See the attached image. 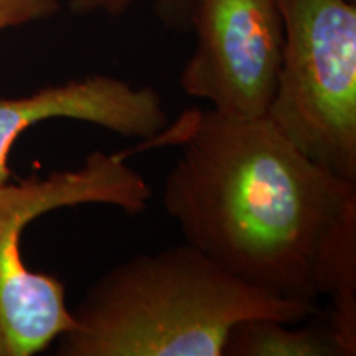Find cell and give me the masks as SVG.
<instances>
[{
  "label": "cell",
  "instance_id": "obj_1",
  "mask_svg": "<svg viewBox=\"0 0 356 356\" xmlns=\"http://www.w3.org/2000/svg\"><path fill=\"white\" fill-rule=\"evenodd\" d=\"M163 210L213 264L282 299L315 305L356 239V184L320 167L266 118L188 111Z\"/></svg>",
  "mask_w": 356,
  "mask_h": 356
},
{
  "label": "cell",
  "instance_id": "obj_2",
  "mask_svg": "<svg viewBox=\"0 0 356 356\" xmlns=\"http://www.w3.org/2000/svg\"><path fill=\"white\" fill-rule=\"evenodd\" d=\"M318 307L248 286L190 244L139 254L113 267L71 312L60 356H222L241 320L300 323Z\"/></svg>",
  "mask_w": 356,
  "mask_h": 356
},
{
  "label": "cell",
  "instance_id": "obj_3",
  "mask_svg": "<svg viewBox=\"0 0 356 356\" xmlns=\"http://www.w3.org/2000/svg\"><path fill=\"white\" fill-rule=\"evenodd\" d=\"M127 157L126 150H95L78 168L0 185V356L37 355L73 327L63 282L33 273L22 259L25 228L53 210L81 204L139 215L152 190Z\"/></svg>",
  "mask_w": 356,
  "mask_h": 356
},
{
  "label": "cell",
  "instance_id": "obj_4",
  "mask_svg": "<svg viewBox=\"0 0 356 356\" xmlns=\"http://www.w3.org/2000/svg\"><path fill=\"white\" fill-rule=\"evenodd\" d=\"M284 47L266 119L305 157L356 184V6L277 0Z\"/></svg>",
  "mask_w": 356,
  "mask_h": 356
},
{
  "label": "cell",
  "instance_id": "obj_5",
  "mask_svg": "<svg viewBox=\"0 0 356 356\" xmlns=\"http://www.w3.org/2000/svg\"><path fill=\"white\" fill-rule=\"evenodd\" d=\"M197 48L180 76L185 95L239 119L266 118L284 47L277 0H198Z\"/></svg>",
  "mask_w": 356,
  "mask_h": 356
},
{
  "label": "cell",
  "instance_id": "obj_6",
  "mask_svg": "<svg viewBox=\"0 0 356 356\" xmlns=\"http://www.w3.org/2000/svg\"><path fill=\"white\" fill-rule=\"evenodd\" d=\"M50 119H73L119 136L154 140L168 129L162 96L108 74L40 89L30 96L0 97V185L10 181L8 155L26 129Z\"/></svg>",
  "mask_w": 356,
  "mask_h": 356
},
{
  "label": "cell",
  "instance_id": "obj_7",
  "mask_svg": "<svg viewBox=\"0 0 356 356\" xmlns=\"http://www.w3.org/2000/svg\"><path fill=\"white\" fill-rule=\"evenodd\" d=\"M222 356H345L327 315L325 323H297L269 317L241 320L226 337Z\"/></svg>",
  "mask_w": 356,
  "mask_h": 356
},
{
  "label": "cell",
  "instance_id": "obj_8",
  "mask_svg": "<svg viewBox=\"0 0 356 356\" xmlns=\"http://www.w3.org/2000/svg\"><path fill=\"white\" fill-rule=\"evenodd\" d=\"M58 0H0V32L10 26L48 19L58 12Z\"/></svg>",
  "mask_w": 356,
  "mask_h": 356
},
{
  "label": "cell",
  "instance_id": "obj_9",
  "mask_svg": "<svg viewBox=\"0 0 356 356\" xmlns=\"http://www.w3.org/2000/svg\"><path fill=\"white\" fill-rule=\"evenodd\" d=\"M198 0H155V12L163 24L175 30H188Z\"/></svg>",
  "mask_w": 356,
  "mask_h": 356
},
{
  "label": "cell",
  "instance_id": "obj_10",
  "mask_svg": "<svg viewBox=\"0 0 356 356\" xmlns=\"http://www.w3.org/2000/svg\"><path fill=\"white\" fill-rule=\"evenodd\" d=\"M137 0H70L71 10L76 13L104 12L109 15H121Z\"/></svg>",
  "mask_w": 356,
  "mask_h": 356
},
{
  "label": "cell",
  "instance_id": "obj_11",
  "mask_svg": "<svg viewBox=\"0 0 356 356\" xmlns=\"http://www.w3.org/2000/svg\"><path fill=\"white\" fill-rule=\"evenodd\" d=\"M348 2H355V0H348Z\"/></svg>",
  "mask_w": 356,
  "mask_h": 356
}]
</instances>
